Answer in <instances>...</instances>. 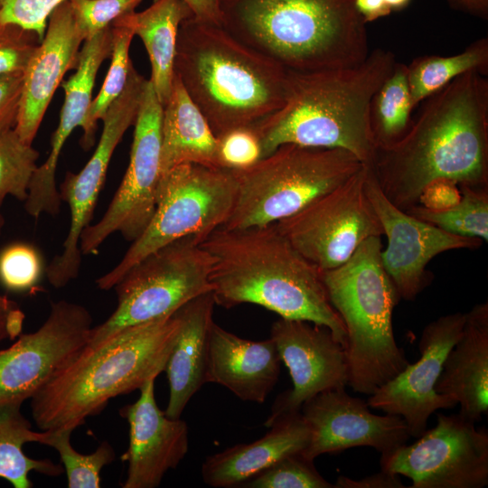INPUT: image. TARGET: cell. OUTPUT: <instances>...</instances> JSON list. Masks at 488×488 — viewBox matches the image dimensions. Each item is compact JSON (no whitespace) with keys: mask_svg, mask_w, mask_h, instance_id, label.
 Segmentation results:
<instances>
[{"mask_svg":"<svg viewBox=\"0 0 488 488\" xmlns=\"http://www.w3.org/2000/svg\"><path fill=\"white\" fill-rule=\"evenodd\" d=\"M221 25L292 70L352 67L370 52L353 0H221Z\"/></svg>","mask_w":488,"mask_h":488,"instance_id":"cell-6","label":"cell"},{"mask_svg":"<svg viewBox=\"0 0 488 488\" xmlns=\"http://www.w3.org/2000/svg\"><path fill=\"white\" fill-rule=\"evenodd\" d=\"M186 163L221 167L217 136L174 74L171 93L163 106L161 175Z\"/></svg>","mask_w":488,"mask_h":488,"instance_id":"cell-27","label":"cell"},{"mask_svg":"<svg viewBox=\"0 0 488 488\" xmlns=\"http://www.w3.org/2000/svg\"><path fill=\"white\" fill-rule=\"evenodd\" d=\"M465 320V313L456 312L427 324L418 343L420 358L369 395V407L401 417L413 437L427 430L434 412L455 407V401L436 392V384L448 352L462 333Z\"/></svg>","mask_w":488,"mask_h":488,"instance_id":"cell-17","label":"cell"},{"mask_svg":"<svg viewBox=\"0 0 488 488\" xmlns=\"http://www.w3.org/2000/svg\"><path fill=\"white\" fill-rule=\"evenodd\" d=\"M259 439L208 455L201 468L203 482L214 488L241 487L283 457L302 453L309 431L301 413L284 415Z\"/></svg>","mask_w":488,"mask_h":488,"instance_id":"cell-25","label":"cell"},{"mask_svg":"<svg viewBox=\"0 0 488 488\" xmlns=\"http://www.w3.org/2000/svg\"><path fill=\"white\" fill-rule=\"evenodd\" d=\"M363 164L340 148L283 145L254 164L232 170L237 197L223 227L277 223L347 181Z\"/></svg>","mask_w":488,"mask_h":488,"instance_id":"cell-8","label":"cell"},{"mask_svg":"<svg viewBox=\"0 0 488 488\" xmlns=\"http://www.w3.org/2000/svg\"><path fill=\"white\" fill-rule=\"evenodd\" d=\"M270 338L289 371L293 388L277 399L267 427L284 415L300 412L302 405L318 393L348 386L345 348L328 327L280 318L273 323Z\"/></svg>","mask_w":488,"mask_h":488,"instance_id":"cell-18","label":"cell"},{"mask_svg":"<svg viewBox=\"0 0 488 488\" xmlns=\"http://www.w3.org/2000/svg\"><path fill=\"white\" fill-rule=\"evenodd\" d=\"M180 326L177 311L86 344L30 399L40 430H75L117 396L140 389L164 371Z\"/></svg>","mask_w":488,"mask_h":488,"instance_id":"cell-5","label":"cell"},{"mask_svg":"<svg viewBox=\"0 0 488 488\" xmlns=\"http://www.w3.org/2000/svg\"><path fill=\"white\" fill-rule=\"evenodd\" d=\"M436 392L460 406L459 414L475 423L488 412V303L465 313L462 333L448 352Z\"/></svg>","mask_w":488,"mask_h":488,"instance_id":"cell-24","label":"cell"},{"mask_svg":"<svg viewBox=\"0 0 488 488\" xmlns=\"http://www.w3.org/2000/svg\"><path fill=\"white\" fill-rule=\"evenodd\" d=\"M20 409L0 408V479L6 480L14 488H32L31 472L57 477L64 469L61 464L49 458H31L23 452L27 443L42 444L46 430H33Z\"/></svg>","mask_w":488,"mask_h":488,"instance_id":"cell-29","label":"cell"},{"mask_svg":"<svg viewBox=\"0 0 488 488\" xmlns=\"http://www.w3.org/2000/svg\"><path fill=\"white\" fill-rule=\"evenodd\" d=\"M93 326L91 314L82 305L52 302L36 331L21 333L0 351V408H21L88 343Z\"/></svg>","mask_w":488,"mask_h":488,"instance_id":"cell-15","label":"cell"},{"mask_svg":"<svg viewBox=\"0 0 488 488\" xmlns=\"http://www.w3.org/2000/svg\"><path fill=\"white\" fill-rule=\"evenodd\" d=\"M39 152L12 129L0 136V207L6 196L24 202Z\"/></svg>","mask_w":488,"mask_h":488,"instance_id":"cell-35","label":"cell"},{"mask_svg":"<svg viewBox=\"0 0 488 488\" xmlns=\"http://www.w3.org/2000/svg\"><path fill=\"white\" fill-rule=\"evenodd\" d=\"M72 432L69 428L46 430L42 445L58 452L69 488H99L100 473L115 461V450L108 441H103L94 452L81 454L71 446Z\"/></svg>","mask_w":488,"mask_h":488,"instance_id":"cell-34","label":"cell"},{"mask_svg":"<svg viewBox=\"0 0 488 488\" xmlns=\"http://www.w3.org/2000/svg\"><path fill=\"white\" fill-rule=\"evenodd\" d=\"M23 72L0 75V136L14 129L19 114Z\"/></svg>","mask_w":488,"mask_h":488,"instance_id":"cell-42","label":"cell"},{"mask_svg":"<svg viewBox=\"0 0 488 488\" xmlns=\"http://www.w3.org/2000/svg\"><path fill=\"white\" fill-rule=\"evenodd\" d=\"M470 71L426 99L407 134L369 165L385 196L407 211L438 181L488 187V80Z\"/></svg>","mask_w":488,"mask_h":488,"instance_id":"cell-1","label":"cell"},{"mask_svg":"<svg viewBox=\"0 0 488 488\" xmlns=\"http://www.w3.org/2000/svg\"><path fill=\"white\" fill-rule=\"evenodd\" d=\"M111 35L110 65L103 85L92 99L81 126L80 145L85 151L94 145L97 124L124 90L133 64L129 57L130 45L135 36L133 29L119 17L111 23Z\"/></svg>","mask_w":488,"mask_h":488,"instance_id":"cell-32","label":"cell"},{"mask_svg":"<svg viewBox=\"0 0 488 488\" xmlns=\"http://www.w3.org/2000/svg\"><path fill=\"white\" fill-rule=\"evenodd\" d=\"M43 271L42 259L37 249L27 243H14L0 252V282L11 291L33 289Z\"/></svg>","mask_w":488,"mask_h":488,"instance_id":"cell-37","label":"cell"},{"mask_svg":"<svg viewBox=\"0 0 488 488\" xmlns=\"http://www.w3.org/2000/svg\"><path fill=\"white\" fill-rule=\"evenodd\" d=\"M194 236L164 245L136 263L113 287L114 312L91 329L88 345L117 332L174 314L211 291L212 258Z\"/></svg>","mask_w":488,"mask_h":488,"instance_id":"cell-10","label":"cell"},{"mask_svg":"<svg viewBox=\"0 0 488 488\" xmlns=\"http://www.w3.org/2000/svg\"><path fill=\"white\" fill-rule=\"evenodd\" d=\"M196 19L221 24V0H184Z\"/></svg>","mask_w":488,"mask_h":488,"instance_id":"cell-46","label":"cell"},{"mask_svg":"<svg viewBox=\"0 0 488 488\" xmlns=\"http://www.w3.org/2000/svg\"><path fill=\"white\" fill-rule=\"evenodd\" d=\"M365 188L388 241L381 262L400 299L415 300L432 282L433 274L427 267L435 257L454 249H475L483 243L446 232L398 208L382 192L369 165Z\"/></svg>","mask_w":488,"mask_h":488,"instance_id":"cell-16","label":"cell"},{"mask_svg":"<svg viewBox=\"0 0 488 488\" xmlns=\"http://www.w3.org/2000/svg\"><path fill=\"white\" fill-rule=\"evenodd\" d=\"M151 379L139 389L138 399L119 414L129 426V442L122 460L127 462L123 488H156L165 474L175 469L189 449L185 421L172 418L158 407Z\"/></svg>","mask_w":488,"mask_h":488,"instance_id":"cell-20","label":"cell"},{"mask_svg":"<svg viewBox=\"0 0 488 488\" xmlns=\"http://www.w3.org/2000/svg\"><path fill=\"white\" fill-rule=\"evenodd\" d=\"M147 80L134 65L130 67L124 90L101 119L103 128L95 151L79 173L68 172L58 188L61 202L69 206L70 221L62 251L45 270L49 283L55 288L66 286L79 275L81 233L91 223L113 153L125 132L135 124Z\"/></svg>","mask_w":488,"mask_h":488,"instance_id":"cell-14","label":"cell"},{"mask_svg":"<svg viewBox=\"0 0 488 488\" xmlns=\"http://www.w3.org/2000/svg\"><path fill=\"white\" fill-rule=\"evenodd\" d=\"M380 237L364 240L341 266L323 271L331 305L346 331L350 386L371 395L410 362L396 343L392 314L399 295L386 273Z\"/></svg>","mask_w":488,"mask_h":488,"instance_id":"cell-7","label":"cell"},{"mask_svg":"<svg viewBox=\"0 0 488 488\" xmlns=\"http://www.w3.org/2000/svg\"><path fill=\"white\" fill-rule=\"evenodd\" d=\"M111 25L83 42L76 71L62 81L64 102L60 121L51 140V151L45 162L38 165L32 178L24 202L26 212L38 218L42 213L55 216L61 200L56 185L58 160L72 131L82 126L90 104L97 73L103 61L111 53Z\"/></svg>","mask_w":488,"mask_h":488,"instance_id":"cell-21","label":"cell"},{"mask_svg":"<svg viewBox=\"0 0 488 488\" xmlns=\"http://www.w3.org/2000/svg\"><path fill=\"white\" fill-rule=\"evenodd\" d=\"M67 0H0V23L35 32L42 41L52 11Z\"/></svg>","mask_w":488,"mask_h":488,"instance_id":"cell-40","label":"cell"},{"mask_svg":"<svg viewBox=\"0 0 488 488\" xmlns=\"http://www.w3.org/2000/svg\"><path fill=\"white\" fill-rule=\"evenodd\" d=\"M460 198L444 209L421 204L407 211L409 214L454 235L488 240V187L458 186Z\"/></svg>","mask_w":488,"mask_h":488,"instance_id":"cell-33","label":"cell"},{"mask_svg":"<svg viewBox=\"0 0 488 488\" xmlns=\"http://www.w3.org/2000/svg\"><path fill=\"white\" fill-rule=\"evenodd\" d=\"M280 363L271 338L244 339L212 321L208 337L207 383L221 385L242 400L263 403L278 380Z\"/></svg>","mask_w":488,"mask_h":488,"instance_id":"cell-23","label":"cell"},{"mask_svg":"<svg viewBox=\"0 0 488 488\" xmlns=\"http://www.w3.org/2000/svg\"><path fill=\"white\" fill-rule=\"evenodd\" d=\"M302 453L283 457L244 483L248 488H333Z\"/></svg>","mask_w":488,"mask_h":488,"instance_id":"cell-36","label":"cell"},{"mask_svg":"<svg viewBox=\"0 0 488 488\" xmlns=\"http://www.w3.org/2000/svg\"><path fill=\"white\" fill-rule=\"evenodd\" d=\"M85 41L67 0L48 19L44 36L23 72L20 109L14 131L33 145L45 111L66 72L78 65Z\"/></svg>","mask_w":488,"mask_h":488,"instance_id":"cell-22","label":"cell"},{"mask_svg":"<svg viewBox=\"0 0 488 488\" xmlns=\"http://www.w3.org/2000/svg\"><path fill=\"white\" fill-rule=\"evenodd\" d=\"M163 106L147 80L138 113L128 166L101 219L82 231V255H94L113 233L134 241L149 223L156 206L161 177V122Z\"/></svg>","mask_w":488,"mask_h":488,"instance_id":"cell-13","label":"cell"},{"mask_svg":"<svg viewBox=\"0 0 488 488\" xmlns=\"http://www.w3.org/2000/svg\"><path fill=\"white\" fill-rule=\"evenodd\" d=\"M300 413L309 431L302 455L313 461L323 454L358 446H370L382 455L410 437L401 417L372 413L367 401L351 396L345 388L318 393L302 405Z\"/></svg>","mask_w":488,"mask_h":488,"instance_id":"cell-19","label":"cell"},{"mask_svg":"<svg viewBox=\"0 0 488 488\" xmlns=\"http://www.w3.org/2000/svg\"><path fill=\"white\" fill-rule=\"evenodd\" d=\"M399 475L381 470L380 472L353 480L345 476H339L333 488H404Z\"/></svg>","mask_w":488,"mask_h":488,"instance_id":"cell-45","label":"cell"},{"mask_svg":"<svg viewBox=\"0 0 488 488\" xmlns=\"http://www.w3.org/2000/svg\"><path fill=\"white\" fill-rule=\"evenodd\" d=\"M237 197L231 169L186 163L161 175L155 212L121 260L96 280L109 290L136 263L159 248L194 236L202 241L229 220Z\"/></svg>","mask_w":488,"mask_h":488,"instance_id":"cell-9","label":"cell"},{"mask_svg":"<svg viewBox=\"0 0 488 488\" xmlns=\"http://www.w3.org/2000/svg\"><path fill=\"white\" fill-rule=\"evenodd\" d=\"M211 255L215 304H254L280 318L328 327L345 348L344 324L331 305L323 270L305 258L276 223L244 229L221 227L201 242Z\"/></svg>","mask_w":488,"mask_h":488,"instance_id":"cell-2","label":"cell"},{"mask_svg":"<svg viewBox=\"0 0 488 488\" xmlns=\"http://www.w3.org/2000/svg\"><path fill=\"white\" fill-rule=\"evenodd\" d=\"M4 225H5V218H4V216L0 213V236H1V233H2L3 228H4Z\"/></svg>","mask_w":488,"mask_h":488,"instance_id":"cell-50","label":"cell"},{"mask_svg":"<svg viewBox=\"0 0 488 488\" xmlns=\"http://www.w3.org/2000/svg\"><path fill=\"white\" fill-rule=\"evenodd\" d=\"M408 81L414 108L456 78L470 71L488 72V39L475 40L463 52L450 55H425L408 65Z\"/></svg>","mask_w":488,"mask_h":488,"instance_id":"cell-30","label":"cell"},{"mask_svg":"<svg viewBox=\"0 0 488 488\" xmlns=\"http://www.w3.org/2000/svg\"><path fill=\"white\" fill-rule=\"evenodd\" d=\"M193 14L184 0H155L141 12L121 18L144 43L151 64L149 79L162 106L167 101L174 78V59L181 23Z\"/></svg>","mask_w":488,"mask_h":488,"instance_id":"cell-28","label":"cell"},{"mask_svg":"<svg viewBox=\"0 0 488 488\" xmlns=\"http://www.w3.org/2000/svg\"><path fill=\"white\" fill-rule=\"evenodd\" d=\"M75 22L84 39L108 28L132 13L144 0H69Z\"/></svg>","mask_w":488,"mask_h":488,"instance_id":"cell-38","label":"cell"},{"mask_svg":"<svg viewBox=\"0 0 488 488\" xmlns=\"http://www.w3.org/2000/svg\"><path fill=\"white\" fill-rule=\"evenodd\" d=\"M367 165L277 227L291 244L321 270L346 262L371 237L383 235L365 188Z\"/></svg>","mask_w":488,"mask_h":488,"instance_id":"cell-11","label":"cell"},{"mask_svg":"<svg viewBox=\"0 0 488 488\" xmlns=\"http://www.w3.org/2000/svg\"><path fill=\"white\" fill-rule=\"evenodd\" d=\"M25 314L18 304L0 294V343L22 333Z\"/></svg>","mask_w":488,"mask_h":488,"instance_id":"cell-43","label":"cell"},{"mask_svg":"<svg viewBox=\"0 0 488 488\" xmlns=\"http://www.w3.org/2000/svg\"><path fill=\"white\" fill-rule=\"evenodd\" d=\"M414 108L407 65L396 61L370 105V126L376 149L389 147L407 134Z\"/></svg>","mask_w":488,"mask_h":488,"instance_id":"cell-31","label":"cell"},{"mask_svg":"<svg viewBox=\"0 0 488 488\" xmlns=\"http://www.w3.org/2000/svg\"><path fill=\"white\" fill-rule=\"evenodd\" d=\"M354 7L367 24L391 14L385 0H353Z\"/></svg>","mask_w":488,"mask_h":488,"instance_id":"cell-47","label":"cell"},{"mask_svg":"<svg viewBox=\"0 0 488 488\" xmlns=\"http://www.w3.org/2000/svg\"><path fill=\"white\" fill-rule=\"evenodd\" d=\"M174 73L217 137L252 128L285 101L287 69L194 16L180 25Z\"/></svg>","mask_w":488,"mask_h":488,"instance_id":"cell-4","label":"cell"},{"mask_svg":"<svg viewBox=\"0 0 488 488\" xmlns=\"http://www.w3.org/2000/svg\"><path fill=\"white\" fill-rule=\"evenodd\" d=\"M215 305L211 291L177 310L180 326L164 371L169 384L164 413L169 418H179L192 396L207 383L208 337Z\"/></svg>","mask_w":488,"mask_h":488,"instance_id":"cell-26","label":"cell"},{"mask_svg":"<svg viewBox=\"0 0 488 488\" xmlns=\"http://www.w3.org/2000/svg\"><path fill=\"white\" fill-rule=\"evenodd\" d=\"M218 138V155L221 167L244 169L261 158L258 136L251 128L231 130Z\"/></svg>","mask_w":488,"mask_h":488,"instance_id":"cell-41","label":"cell"},{"mask_svg":"<svg viewBox=\"0 0 488 488\" xmlns=\"http://www.w3.org/2000/svg\"><path fill=\"white\" fill-rule=\"evenodd\" d=\"M40 42L35 32L0 23V75L23 72Z\"/></svg>","mask_w":488,"mask_h":488,"instance_id":"cell-39","label":"cell"},{"mask_svg":"<svg viewBox=\"0 0 488 488\" xmlns=\"http://www.w3.org/2000/svg\"><path fill=\"white\" fill-rule=\"evenodd\" d=\"M411 0H385V3L390 12L399 11L405 8Z\"/></svg>","mask_w":488,"mask_h":488,"instance_id":"cell-49","label":"cell"},{"mask_svg":"<svg viewBox=\"0 0 488 488\" xmlns=\"http://www.w3.org/2000/svg\"><path fill=\"white\" fill-rule=\"evenodd\" d=\"M396 61L392 52L374 49L352 67L287 70L283 105L251 128L258 138L261 158L293 144L343 149L371 165L376 147L370 105Z\"/></svg>","mask_w":488,"mask_h":488,"instance_id":"cell-3","label":"cell"},{"mask_svg":"<svg viewBox=\"0 0 488 488\" xmlns=\"http://www.w3.org/2000/svg\"><path fill=\"white\" fill-rule=\"evenodd\" d=\"M459 413L437 414L436 427L411 445L382 454L381 470L410 488H483L488 484V432Z\"/></svg>","mask_w":488,"mask_h":488,"instance_id":"cell-12","label":"cell"},{"mask_svg":"<svg viewBox=\"0 0 488 488\" xmlns=\"http://www.w3.org/2000/svg\"><path fill=\"white\" fill-rule=\"evenodd\" d=\"M459 198L460 192L457 184L447 181H438L424 191L419 204L439 210L452 205Z\"/></svg>","mask_w":488,"mask_h":488,"instance_id":"cell-44","label":"cell"},{"mask_svg":"<svg viewBox=\"0 0 488 488\" xmlns=\"http://www.w3.org/2000/svg\"><path fill=\"white\" fill-rule=\"evenodd\" d=\"M457 10L474 16L486 19L488 17V0H446Z\"/></svg>","mask_w":488,"mask_h":488,"instance_id":"cell-48","label":"cell"}]
</instances>
